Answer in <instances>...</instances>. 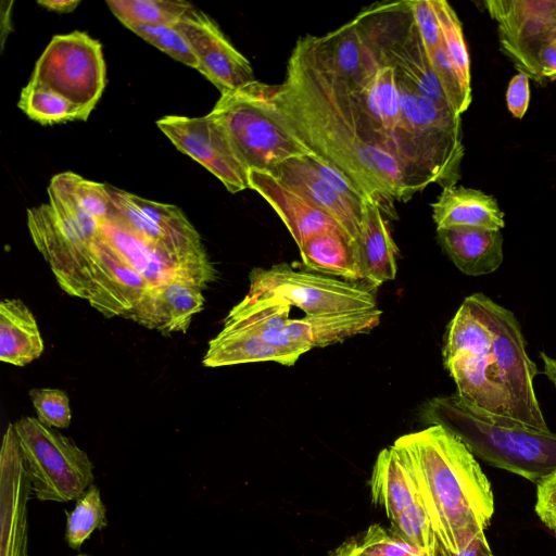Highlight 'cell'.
Here are the masks:
<instances>
[{
    "label": "cell",
    "instance_id": "6da1fadb",
    "mask_svg": "<svg viewBox=\"0 0 556 556\" xmlns=\"http://www.w3.org/2000/svg\"><path fill=\"white\" fill-rule=\"evenodd\" d=\"M263 90L274 112L313 154L345 174L384 215L397 218L395 202L417 192L399 162L365 138L344 79L327 64L313 35L298 39L285 80L263 83Z\"/></svg>",
    "mask_w": 556,
    "mask_h": 556
},
{
    "label": "cell",
    "instance_id": "7a4b0ae2",
    "mask_svg": "<svg viewBox=\"0 0 556 556\" xmlns=\"http://www.w3.org/2000/svg\"><path fill=\"white\" fill-rule=\"evenodd\" d=\"M358 30L361 70L342 78L374 142L400 163L416 192L431 184L455 186L465 154L460 115L419 94Z\"/></svg>",
    "mask_w": 556,
    "mask_h": 556
},
{
    "label": "cell",
    "instance_id": "3957f363",
    "mask_svg": "<svg viewBox=\"0 0 556 556\" xmlns=\"http://www.w3.org/2000/svg\"><path fill=\"white\" fill-rule=\"evenodd\" d=\"M393 444L404 452L432 528L448 551H462L484 532L494 513L492 488L459 437L431 424Z\"/></svg>",
    "mask_w": 556,
    "mask_h": 556
},
{
    "label": "cell",
    "instance_id": "277c9868",
    "mask_svg": "<svg viewBox=\"0 0 556 556\" xmlns=\"http://www.w3.org/2000/svg\"><path fill=\"white\" fill-rule=\"evenodd\" d=\"M27 223L33 241L63 291L87 300L105 317L129 319L150 285L99 236L90 242L64 238L42 205L31 207Z\"/></svg>",
    "mask_w": 556,
    "mask_h": 556
},
{
    "label": "cell",
    "instance_id": "5b68a950",
    "mask_svg": "<svg viewBox=\"0 0 556 556\" xmlns=\"http://www.w3.org/2000/svg\"><path fill=\"white\" fill-rule=\"evenodd\" d=\"M431 424L460 438L473 455L510 471L539 479L556 471V433L476 408L457 393L432 399L425 407Z\"/></svg>",
    "mask_w": 556,
    "mask_h": 556
},
{
    "label": "cell",
    "instance_id": "8992f818",
    "mask_svg": "<svg viewBox=\"0 0 556 556\" xmlns=\"http://www.w3.org/2000/svg\"><path fill=\"white\" fill-rule=\"evenodd\" d=\"M208 115L249 169L268 172L287 159L313 154L274 112L261 81L222 93Z\"/></svg>",
    "mask_w": 556,
    "mask_h": 556
},
{
    "label": "cell",
    "instance_id": "52a82bcc",
    "mask_svg": "<svg viewBox=\"0 0 556 556\" xmlns=\"http://www.w3.org/2000/svg\"><path fill=\"white\" fill-rule=\"evenodd\" d=\"M31 492L40 501L78 500L93 481V465L74 441L38 418L13 424Z\"/></svg>",
    "mask_w": 556,
    "mask_h": 556
},
{
    "label": "cell",
    "instance_id": "ba28073f",
    "mask_svg": "<svg viewBox=\"0 0 556 556\" xmlns=\"http://www.w3.org/2000/svg\"><path fill=\"white\" fill-rule=\"evenodd\" d=\"M498 48L518 73L545 85L556 80V0H486Z\"/></svg>",
    "mask_w": 556,
    "mask_h": 556
},
{
    "label": "cell",
    "instance_id": "9c48e42d",
    "mask_svg": "<svg viewBox=\"0 0 556 556\" xmlns=\"http://www.w3.org/2000/svg\"><path fill=\"white\" fill-rule=\"evenodd\" d=\"M108 190L112 202L111 216L195 275L205 286L215 281L216 270L201 236L179 207L147 200L109 185Z\"/></svg>",
    "mask_w": 556,
    "mask_h": 556
},
{
    "label": "cell",
    "instance_id": "30bf717a",
    "mask_svg": "<svg viewBox=\"0 0 556 556\" xmlns=\"http://www.w3.org/2000/svg\"><path fill=\"white\" fill-rule=\"evenodd\" d=\"M469 298L493 333L492 355L509 418L549 432L533 388L539 369L527 354L519 321L513 312L483 293H473Z\"/></svg>",
    "mask_w": 556,
    "mask_h": 556
},
{
    "label": "cell",
    "instance_id": "8fae6325",
    "mask_svg": "<svg viewBox=\"0 0 556 556\" xmlns=\"http://www.w3.org/2000/svg\"><path fill=\"white\" fill-rule=\"evenodd\" d=\"M249 280L247 298L282 302L307 316L377 307L375 288L366 283L296 270L287 263L253 268Z\"/></svg>",
    "mask_w": 556,
    "mask_h": 556
},
{
    "label": "cell",
    "instance_id": "7c38bea8",
    "mask_svg": "<svg viewBox=\"0 0 556 556\" xmlns=\"http://www.w3.org/2000/svg\"><path fill=\"white\" fill-rule=\"evenodd\" d=\"M102 46L84 31L52 37L29 80L41 84L90 113L106 85Z\"/></svg>",
    "mask_w": 556,
    "mask_h": 556
},
{
    "label": "cell",
    "instance_id": "4fadbf2b",
    "mask_svg": "<svg viewBox=\"0 0 556 556\" xmlns=\"http://www.w3.org/2000/svg\"><path fill=\"white\" fill-rule=\"evenodd\" d=\"M156 126L177 150L204 166L230 193L250 188L249 168L223 126L208 114L202 117L167 115L157 119Z\"/></svg>",
    "mask_w": 556,
    "mask_h": 556
},
{
    "label": "cell",
    "instance_id": "5bb4252c",
    "mask_svg": "<svg viewBox=\"0 0 556 556\" xmlns=\"http://www.w3.org/2000/svg\"><path fill=\"white\" fill-rule=\"evenodd\" d=\"M176 27L184 35L203 74L220 93L237 90L254 79L249 60L228 40L216 22L191 7Z\"/></svg>",
    "mask_w": 556,
    "mask_h": 556
},
{
    "label": "cell",
    "instance_id": "9a60e30c",
    "mask_svg": "<svg viewBox=\"0 0 556 556\" xmlns=\"http://www.w3.org/2000/svg\"><path fill=\"white\" fill-rule=\"evenodd\" d=\"M30 491L14 425L10 424L0 452V556H27L26 504Z\"/></svg>",
    "mask_w": 556,
    "mask_h": 556
},
{
    "label": "cell",
    "instance_id": "2e32d148",
    "mask_svg": "<svg viewBox=\"0 0 556 556\" xmlns=\"http://www.w3.org/2000/svg\"><path fill=\"white\" fill-rule=\"evenodd\" d=\"M492 346L493 333H490L443 357V364L463 401L483 412L509 418L505 392L494 366Z\"/></svg>",
    "mask_w": 556,
    "mask_h": 556
},
{
    "label": "cell",
    "instance_id": "e0dca14e",
    "mask_svg": "<svg viewBox=\"0 0 556 556\" xmlns=\"http://www.w3.org/2000/svg\"><path fill=\"white\" fill-rule=\"evenodd\" d=\"M203 290L198 285L182 280L150 287L129 319L164 336L185 333L194 315L203 309Z\"/></svg>",
    "mask_w": 556,
    "mask_h": 556
},
{
    "label": "cell",
    "instance_id": "ac0fdd59",
    "mask_svg": "<svg viewBox=\"0 0 556 556\" xmlns=\"http://www.w3.org/2000/svg\"><path fill=\"white\" fill-rule=\"evenodd\" d=\"M249 186L276 211L298 248L302 247L312 237L324 232L340 231L346 233L329 215L311 204L268 172L249 169Z\"/></svg>",
    "mask_w": 556,
    "mask_h": 556
},
{
    "label": "cell",
    "instance_id": "d6986e66",
    "mask_svg": "<svg viewBox=\"0 0 556 556\" xmlns=\"http://www.w3.org/2000/svg\"><path fill=\"white\" fill-rule=\"evenodd\" d=\"M100 235L127 265L142 276L150 287L182 280L204 289L207 288L195 275L140 239L111 215L101 222Z\"/></svg>",
    "mask_w": 556,
    "mask_h": 556
},
{
    "label": "cell",
    "instance_id": "ffe728a7",
    "mask_svg": "<svg viewBox=\"0 0 556 556\" xmlns=\"http://www.w3.org/2000/svg\"><path fill=\"white\" fill-rule=\"evenodd\" d=\"M276 179L336 220L352 241H356L363 208H359L317 176L304 155L287 159L268 170Z\"/></svg>",
    "mask_w": 556,
    "mask_h": 556
},
{
    "label": "cell",
    "instance_id": "44dd1931",
    "mask_svg": "<svg viewBox=\"0 0 556 556\" xmlns=\"http://www.w3.org/2000/svg\"><path fill=\"white\" fill-rule=\"evenodd\" d=\"M431 207L437 229L505 227V215L496 199L478 189L456 185L442 188Z\"/></svg>",
    "mask_w": 556,
    "mask_h": 556
},
{
    "label": "cell",
    "instance_id": "7402d4cb",
    "mask_svg": "<svg viewBox=\"0 0 556 556\" xmlns=\"http://www.w3.org/2000/svg\"><path fill=\"white\" fill-rule=\"evenodd\" d=\"M437 239L453 264L467 276L491 274L504 261V239L501 230L437 229Z\"/></svg>",
    "mask_w": 556,
    "mask_h": 556
},
{
    "label": "cell",
    "instance_id": "603a6c76",
    "mask_svg": "<svg viewBox=\"0 0 556 556\" xmlns=\"http://www.w3.org/2000/svg\"><path fill=\"white\" fill-rule=\"evenodd\" d=\"M381 315L382 312L378 307L315 316L304 315L290 318L285 331L292 341L312 350L368 333L380 324Z\"/></svg>",
    "mask_w": 556,
    "mask_h": 556
},
{
    "label": "cell",
    "instance_id": "cb8c5ba5",
    "mask_svg": "<svg viewBox=\"0 0 556 556\" xmlns=\"http://www.w3.org/2000/svg\"><path fill=\"white\" fill-rule=\"evenodd\" d=\"M365 283L377 289L393 280L397 273V247L388 220L374 201H366L358 237L355 241Z\"/></svg>",
    "mask_w": 556,
    "mask_h": 556
},
{
    "label": "cell",
    "instance_id": "d4e9b609",
    "mask_svg": "<svg viewBox=\"0 0 556 556\" xmlns=\"http://www.w3.org/2000/svg\"><path fill=\"white\" fill-rule=\"evenodd\" d=\"M370 489L372 502L394 519L419 497L408 460L396 445L383 448L375 463Z\"/></svg>",
    "mask_w": 556,
    "mask_h": 556
},
{
    "label": "cell",
    "instance_id": "484cf974",
    "mask_svg": "<svg viewBox=\"0 0 556 556\" xmlns=\"http://www.w3.org/2000/svg\"><path fill=\"white\" fill-rule=\"evenodd\" d=\"M300 357L298 353L270 344L255 331L240 329L220 330L208 342L202 363L212 368L256 362L292 366Z\"/></svg>",
    "mask_w": 556,
    "mask_h": 556
},
{
    "label": "cell",
    "instance_id": "4316f807",
    "mask_svg": "<svg viewBox=\"0 0 556 556\" xmlns=\"http://www.w3.org/2000/svg\"><path fill=\"white\" fill-rule=\"evenodd\" d=\"M45 344L37 320L18 299H4L0 303V361L25 366L37 359Z\"/></svg>",
    "mask_w": 556,
    "mask_h": 556
},
{
    "label": "cell",
    "instance_id": "83f0119b",
    "mask_svg": "<svg viewBox=\"0 0 556 556\" xmlns=\"http://www.w3.org/2000/svg\"><path fill=\"white\" fill-rule=\"evenodd\" d=\"M299 250L306 269L329 277L365 283L356 244L346 233L331 231L314 236Z\"/></svg>",
    "mask_w": 556,
    "mask_h": 556
},
{
    "label": "cell",
    "instance_id": "f1b7e54d",
    "mask_svg": "<svg viewBox=\"0 0 556 556\" xmlns=\"http://www.w3.org/2000/svg\"><path fill=\"white\" fill-rule=\"evenodd\" d=\"M17 106L41 125L87 121L90 112L48 87L29 80L22 89Z\"/></svg>",
    "mask_w": 556,
    "mask_h": 556
},
{
    "label": "cell",
    "instance_id": "f546056e",
    "mask_svg": "<svg viewBox=\"0 0 556 556\" xmlns=\"http://www.w3.org/2000/svg\"><path fill=\"white\" fill-rule=\"evenodd\" d=\"M111 12L129 26L176 24L192 5L186 1L163 0H108Z\"/></svg>",
    "mask_w": 556,
    "mask_h": 556
},
{
    "label": "cell",
    "instance_id": "4dcf8cb0",
    "mask_svg": "<svg viewBox=\"0 0 556 556\" xmlns=\"http://www.w3.org/2000/svg\"><path fill=\"white\" fill-rule=\"evenodd\" d=\"M332 556H428L378 523L342 543Z\"/></svg>",
    "mask_w": 556,
    "mask_h": 556
},
{
    "label": "cell",
    "instance_id": "1f68e13d",
    "mask_svg": "<svg viewBox=\"0 0 556 556\" xmlns=\"http://www.w3.org/2000/svg\"><path fill=\"white\" fill-rule=\"evenodd\" d=\"M432 2L439 20L442 48L463 85L471 89L470 60L462 23L447 1Z\"/></svg>",
    "mask_w": 556,
    "mask_h": 556
},
{
    "label": "cell",
    "instance_id": "d6a6232c",
    "mask_svg": "<svg viewBox=\"0 0 556 556\" xmlns=\"http://www.w3.org/2000/svg\"><path fill=\"white\" fill-rule=\"evenodd\" d=\"M106 526L105 507L99 489L91 485L76 502L68 514L65 538L70 547L79 549L96 529Z\"/></svg>",
    "mask_w": 556,
    "mask_h": 556
},
{
    "label": "cell",
    "instance_id": "836d02e7",
    "mask_svg": "<svg viewBox=\"0 0 556 556\" xmlns=\"http://www.w3.org/2000/svg\"><path fill=\"white\" fill-rule=\"evenodd\" d=\"M51 186L61 188L91 216L100 222L112 213V202L108 185L87 180L73 172H64L52 177Z\"/></svg>",
    "mask_w": 556,
    "mask_h": 556
},
{
    "label": "cell",
    "instance_id": "e575fe53",
    "mask_svg": "<svg viewBox=\"0 0 556 556\" xmlns=\"http://www.w3.org/2000/svg\"><path fill=\"white\" fill-rule=\"evenodd\" d=\"M391 521V531L410 546L431 556L438 541L429 516L418 497Z\"/></svg>",
    "mask_w": 556,
    "mask_h": 556
},
{
    "label": "cell",
    "instance_id": "d590c367",
    "mask_svg": "<svg viewBox=\"0 0 556 556\" xmlns=\"http://www.w3.org/2000/svg\"><path fill=\"white\" fill-rule=\"evenodd\" d=\"M146 41L165 52L176 61L199 70L198 59L176 24L127 26Z\"/></svg>",
    "mask_w": 556,
    "mask_h": 556
},
{
    "label": "cell",
    "instance_id": "8d00e7d4",
    "mask_svg": "<svg viewBox=\"0 0 556 556\" xmlns=\"http://www.w3.org/2000/svg\"><path fill=\"white\" fill-rule=\"evenodd\" d=\"M29 397L38 420L46 426L63 429L71 425L70 399L63 390L35 388L29 391Z\"/></svg>",
    "mask_w": 556,
    "mask_h": 556
},
{
    "label": "cell",
    "instance_id": "74e56055",
    "mask_svg": "<svg viewBox=\"0 0 556 556\" xmlns=\"http://www.w3.org/2000/svg\"><path fill=\"white\" fill-rule=\"evenodd\" d=\"M304 157L317 176L336 192L353 205L359 208L364 207L365 202L369 199L345 174L315 154H307Z\"/></svg>",
    "mask_w": 556,
    "mask_h": 556
},
{
    "label": "cell",
    "instance_id": "f35d334b",
    "mask_svg": "<svg viewBox=\"0 0 556 556\" xmlns=\"http://www.w3.org/2000/svg\"><path fill=\"white\" fill-rule=\"evenodd\" d=\"M414 21L429 52L441 45V30L432 0H409Z\"/></svg>",
    "mask_w": 556,
    "mask_h": 556
},
{
    "label": "cell",
    "instance_id": "ab89813d",
    "mask_svg": "<svg viewBox=\"0 0 556 556\" xmlns=\"http://www.w3.org/2000/svg\"><path fill=\"white\" fill-rule=\"evenodd\" d=\"M535 513L556 538V471L538 480Z\"/></svg>",
    "mask_w": 556,
    "mask_h": 556
},
{
    "label": "cell",
    "instance_id": "60d3db41",
    "mask_svg": "<svg viewBox=\"0 0 556 556\" xmlns=\"http://www.w3.org/2000/svg\"><path fill=\"white\" fill-rule=\"evenodd\" d=\"M529 77L523 73H517L511 77L507 86L506 103L510 114L516 118H522L527 113L530 102Z\"/></svg>",
    "mask_w": 556,
    "mask_h": 556
},
{
    "label": "cell",
    "instance_id": "b9f144b4",
    "mask_svg": "<svg viewBox=\"0 0 556 556\" xmlns=\"http://www.w3.org/2000/svg\"><path fill=\"white\" fill-rule=\"evenodd\" d=\"M431 556H494L491 552L484 532L478 534L465 548L459 552L448 551L438 539Z\"/></svg>",
    "mask_w": 556,
    "mask_h": 556
},
{
    "label": "cell",
    "instance_id": "7bdbcfd3",
    "mask_svg": "<svg viewBox=\"0 0 556 556\" xmlns=\"http://www.w3.org/2000/svg\"><path fill=\"white\" fill-rule=\"evenodd\" d=\"M80 1L77 0H43L38 1V4L50 11L59 13H70L74 11Z\"/></svg>",
    "mask_w": 556,
    "mask_h": 556
},
{
    "label": "cell",
    "instance_id": "ee69618b",
    "mask_svg": "<svg viewBox=\"0 0 556 556\" xmlns=\"http://www.w3.org/2000/svg\"><path fill=\"white\" fill-rule=\"evenodd\" d=\"M540 357L543 361L544 374L556 387V359L548 356L546 353L541 352Z\"/></svg>",
    "mask_w": 556,
    "mask_h": 556
}]
</instances>
